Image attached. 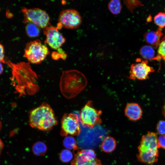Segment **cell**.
I'll return each mask as SVG.
<instances>
[{"instance_id": "5bb4252c", "label": "cell", "mask_w": 165, "mask_h": 165, "mask_svg": "<svg viewBox=\"0 0 165 165\" xmlns=\"http://www.w3.org/2000/svg\"><path fill=\"white\" fill-rule=\"evenodd\" d=\"M139 53L145 60L160 61L162 59L160 55L156 53L154 47L150 45H145L142 46L140 50Z\"/></svg>"}, {"instance_id": "ffe728a7", "label": "cell", "mask_w": 165, "mask_h": 165, "mask_svg": "<svg viewBox=\"0 0 165 165\" xmlns=\"http://www.w3.org/2000/svg\"><path fill=\"white\" fill-rule=\"evenodd\" d=\"M155 23L160 28L165 27V13L160 12L154 17Z\"/></svg>"}, {"instance_id": "2e32d148", "label": "cell", "mask_w": 165, "mask_h": 165, "mask_svg": "<svg viewBox=\"0 0 165 165\" xmlns=\"http://www.w3.org/2000/svg\"><path fill=\"white\" fill-rule=\"evenodd\" d=\"M26 24V32L28 37L34 38L39 35L40 33V28L31 22H28Z\"/></svg>"}, {"instance_id": "277c9868", "label": "cell", "mask_w": 165, "mask_h": 165, "mask_svg": "<svg viewBox=\"0 0 165 165\" xmlns=\"http://www.w3.org/2000/svg\"><path fill=\"white\" fill-rule=\"evenodd\" d=\"M25 23L31 22L43 29L50 25V18L44 10L38 8H27L23 7L21 10Z\"/></svg>"}, {"instance_id": "8fae6325", "label": "cell", "mask_w": 165, "mask_h": 165, "mask_svg": "<svg viewBox=\"0 0 165 165\" xmlns=\"http://www.w3.org/2000/svg\"><path fill=\"white\" fill-rule=\"evenodd\" d=\"M71 165H102L96 157L94 151L91 149H83L75 155Z\"/></svg>"}, {"instance_id": "d6a6232c", "label": "cell", "mask_w": 165, "mask_h": 165, "mask_svg": "<svg viewBox=\"0 0 165 165\" xmlns=\"http://www.w3.org/2000/svg\"><path fill=\"white\" fill-rule=\"evenodd\" d=\"M163 59L165 61V56L164 57Z\"/></svg>"}, {"instance_id": "4fadbf2b", "label": "cell", "mask_w": 165, "mask_h": 165, "mask_svg": "<svg viewBox=\"0 0 165 165\" xmlns=\"http://www.w3.org/2000/svg\"><path fill=\"white\" fill-rule=\"evenodd\" d=\"M163 35L160 29L156 31H149L146 32L144 35V40L146 42L154 48L158 47L160 38Z\"/></svg>"}, {"instance_id": "ba28073f", "label": "cell", "mask_w": 165, "mask_h": 165, "mask_svg": "<svg viewBox=\"0 0 165 165\" xmlns=\"http://www.w3.org/2000/svg\"><path fill=\"white\" fill-rule=\"evenodd\" d=\"M79 116L75 113L64 115L61 121L62 135H77L80 131Z\"/></svg>"}, {"instance_id": "e0dca14e", "label": "cell", "mask_w": 165, "mask_h": 165, "mask_svg": "<svg viewBox=\"0 0 165 165\" xmlns=\"http://www.w3.org/2000/svg\"><path fill=\"white\" fill-rule=\"evenodd\" d=\"M108 8L109 11L114 15H118L121 12L122 5L119 0L110 1L108 4Z\"/></svg>"}, {"instance_id": "d4e9b609", "label": "cell", "mask_w": 165, "mask_h": 165, "mask_svg": "<svg viewBox=\"0 0 165 165\" xmlns=\"http://www.w3.org/2000/svg\"><path fill=\"white\" fill-rule=\"evenodd\" d=\"M156 130L158 133L160 134H165V121L160 120L156 125Z\"/></svg>"}, {"instance_id": "44dd1931", "label": "cell", "mask_w": 165, "mask_h": 165, "mask_svg": "<svg viewBox=\"0 0 165 165\" xmlns=\"http://www.w3.org/2000/svg\"><path fill=\"white\" fill-rule=\"evenodd\" d=\"M60 158L63 162L67 163L70 161L73 158L72 152L68 149L63 150L60 154Z\"/></svg>"}, {"instance_id": "8992f818", "label": "cell", "mask_w": 165, "mask_h": 165, "mask_svg": "<svg viewBox=\"0 0 165 165\" xmlns=\"http://www.w3.org/2000/svg\"><path fill=\"white\" fill-rule=\"evenodd\" d=\"M160 148L156 133L148 132L143 136L138 147L139 153L147 157L159 156L158 148Z\"/></svg>"}, {"instance_id": "7a4b0ae2", "label": "cell", "mask_w": 165, "mask_h": 165, "mask_svg": "<svg viewBox=\"0 0 165 165\" xmlns=\"http://www.w3.org/2000/svg\"><path fill=\"white\" fill-rule=\"evenodd\" d=\"M57 123L53 110L47 105L43 104L35 108L30 115L31 126L41 130H50Z\"/></svg>"}, {"instance_id": "7c38bea8", "label": "cell", "mask_w": 165, "mask_h": 165, "mask_svg": "<svg viewBox=\"0 0 165 165\" xmlns=\"http://www.w3.org/2000/svg\"><path fill=\"white\" fill-rule=\"evenodd\" d=\"M143 111L140 106L137 103H128L124 110L126 116L129 119L133 121L139 120L141 117Z\"/></svg>"}, {"instance_id": "7402d4cb", "label": "cell", "mask_w": 165, "mask_h": 165, "mask_svg": "<svg viewBox=\"0 0 165 165\" xmlns=\"http://www.w3.org/2000/svg\"><path fill=\"white\" fill-rule=\"evenodd\" d=\"M124 3L129 10L133 13L134 9L136 8L143 6L141 2L138 0H124Z\"/></svg>"}, {"instance_id": "9a60e30c", "label": "cell", "mask_w": 165, "mask_h": 165, "mask_svg": "<svg viewBox=\"0 0 165 165\" xmlns=\"http://www.w3.org/2000/svg\"><path fill=\"white\" fill-rule=\"evenodd\" d=\"M116 141L112 137L107 136L103 141L101 145L102 150L106 152L109 153L113 151L116 148Z\"/></svg>"}, {"instance_id": "1f68e13d", "label": "cell", "mask_w": 165, "mask_h": 165, "mask_svg": "<svg viewBox=\"0 0 165 165\" xmlns=\"http://www.w3.org/2000/svg\"><path fill=\"white\" fill-rule=\"evenodd\" d=\"M1 128H2V124H1V122L0 121V131L1 129Z\"/></svg>"}, {"instance_id": "484cf974", "label": "cell", "mask_w": 165, "mask_h": 165, "mask_svg": "<svg viewBox=\"0 0 165 165\" xmlns=\"http://www.w3.org/2000/svg\"><path fill=\"white\" fill-rule=\"evenodd\" d=\"M158 140L159 147L165 149V134L160 135Z\"/></svg>"}, {"instance_id": "5b68a950", "label": "cell", "mask_w": 165, "mask_h": 165, "mask_svg": "<svg viewBox=\"0 0 165 165\" xmlns=\"http://www.w3.org/2000/svg\"><path fill=\"white\" fill-rule=\"evenodd\" d=\"M101 113V110L93 107L92 101H89L81 110L79 116V121L84 126L92 128L96 125L101 123L100 117Z\"/></svg>"}, {"instance_id": "ac0fdd59", "label": "cell", "mask_w": 165, "mask_h": 165, "mask_svg": "<svg viewBox=\"0 0 165 165\" xmlns=\"http://www.w3.org/2000/svg\"><path fill=\"white\" fill-rule=\"evenodd\" d=\"M33 153L37 156H41L44 154L46 152L47 148L43 142L38 141L33 145L32 148Z\"/></svg>"}, {"instance_id": "cb8c5ba5", "label": "cell", "mask_w": 165, "mask_h": 165, "mask_svg": "<svg viewBox=\"0 0 165 165\" xmlns=\"http://www.w3.org/2000/svg\"><path fill=\"white\" fill-rule=\"evenodd\" d=\"M157 53L162 58L165 56V35L160 40Z\"/></svg>"}, {"instance_id": "4316f807", "label": "cell", "mask_w": 165, "mask_h": 165, "mask_svg": "<svg viewBox=\"0 0 165 165\" xmlns=\"http://www.w3.org/2000/svg\"><path fill=\"white\" fill-rule=\"evenodd\" d=\"M0 62L5 63L6 59L4 55V49L3 46L0 42Z\"/></svg>"}, {"instance_id": "f546056e", "label": "cell", "mask_w": 165, "mask_h": 165, "mask_svg": "<svg viewBox=\"0 0 165 165\" xmlns=\"http://www.w3.org/2000/svg\"><path fill=\"white\" fill-rule=\"evenodd\" d=\"M3 71V68L1 62H0V75L1 74Z\"/></svg>"}, {"instance_id": "6da1fadb", "label": "cell", "mask_w": 165, "mask_h": 165, "mask_svg": "<svg viewBox=\"0 0 165 165\" xmlns=\"http://www.w3.org/2000/svg\"><path fill=\"white\" fill-rule=\"evenodd\" d=\"M87 81L85 75L75 70L63 71L60 86L63 95L68 98H73L86 87Z\"/></svg>"}, {"instance_id": "d6986e66", "label": "cell", "mask_w": 165, "mask_h": 165, "mask_svg": "<svg viewBox=\"0 0 165 165\" xmlns=\"http://www.w3.org/2000/svg\"><path fill=\"white\" fill-rule=\"evenodd\" d=\"M63 144L65 148L68 150H76L77 148L75 139L71 136H67L63 141Z\"/></svg>"}, {"instance_id": "30bf717a", "label": "cell", "mask_w": 165, "mask_h": 165, "mask_svg": "<svg viewBox=\"0 0 165 165\" xmlns=\"http://www.w3.org/2000/svg\"><path fill=\"white\" fill-rule=\"evenodd\" d=\"M46 36L45 42L52 48L57 50L65 42V38L57 27L49 26L43 29Z\"/></svg>"}, {"instance_id": "3957f363", "label": "cell", "mask_w": 165, "mask_h": 165, "mask_svg": "<svg viewBox=\"0 0 165 165\" xmlns=\"http://www.w3.org/2000/svg\"><path fill=\"white\" fill-rule=\"evenodd\" d=\"M49 53L48 47L40 40L37 39L26 44L24 56L30 63L38 64L42 61Z\"/></svg>"}, {"instance_id": "603a6c76", "label": "cell", "mask_w": 165, "mask_h": 165, "mask_svg": "<svg viewBox=\"0 0 165 165\" xmlns=\"http://www.w3.org/2000/svg\"><path fill=\"white\" fill-rule=\"evenodd\" d=\"M57 51L53 52L51 54L52 58L55 60H58L59 59H65L67 57L63 50L60 48L57 50Z\"/></svg>"}, {"instance_id": "83f0119b", "label": "cell", "mask_w": 165, "mask_h": 165, "mask_svg": "<svg viewBox=\"0 0 165 165\" xmlns=\"http://www.w3.org/2000/svg\"><path fill=\"white\" fill-rule=\"evenodd\" d=\"M4 145L2 141L0 139V154L1 153V152L3 148Z\"/></svg>"}, {"instance_id": "9c48e42d", "label": "cell", "mask_w": 165, "mask_h": 165, "mask_svg": "<svg viewBox=\"0 0 165 165\" xmlns=\"http://www.w3.org/2000/svg\"><path fill=\"white\" fill-rule=\"evenodd\" d=\"M148 61L143 60L132 64L129 78L131 79L144 80L148 78L149 74L155 71L148 65Z\"/></svg>"}, {"instance_id": "f1b7e54d", "label": "cell", "mask_w": 165, "mask_h": 165, "mask_svg": "<svg viewBox=\"0 0 165 165\" xmlns=\"http://www.w3.org/2000/svg\"><path fill=\"white\" fill-rule=\"evenodd\" d=\"M6 15L9 18L13 16V14L9 12V11H7Z\"/></svg>"}, {"instance_id": "52a82bcc", "label": "cell", "mask_w": 165, "mask_h": 165, "mask_svg": "<svg viewBox=\"0 0 165 165\" xmlns=\"http://www.w3.org/2000/svg\"><path fill=\"white\" fill-rule=\"evenodd\" d=\"M57 27L59 30L62 28L74 29L81 25L82 19L79 12L76 10L68 9L62 10L59 16Z\"/></svg>"}, {"instance_id": "4dcf8cb0", "label": "cell", "mask_w": 165, "mask_h": 165, "mask_svg": "<svg viewBox=\"0 0 165 165\" xmlns=\"http://www.w3.org/2000/svg\"><path fill=\"white\" fill-rule=\"evenodd\" d=\"M162 113L163 116L165 117V103L163 108Z\"/></svg>"}]
</instances>
